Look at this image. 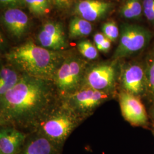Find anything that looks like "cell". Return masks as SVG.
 I'll use <instances>...</instances> for the list:
<instances>
[{
    "instance_id": "1",
    "label": "cell",
    "mask_w": 154,
    "mask_h": 154,
    "mask_svg": "<svg viewBox=\"0 0 154 154\" xmlns=\"http://www.w3.org/2000/svg\"><path fill=\"white\" fill-rule=\"evenodd\" d=\"M60 99L53 81L23 75L0 97L1 127H13L28 134L36 132Z\"/></svg>"
},
{
    "instance_id": "2",
    "label": "cell",
    "mask_w": 154,
    "mask_h": 154,
    "mask_svg": "<svg viewBox=\"0 0 154 154\" xmlns=\"http://www.w3.org/2000/svg\"><path fill=\"white\" fill-rule=\"evenodd\" d=\"M66 55L62 51L46 49L29 39L11 48L4 58L7 63L24 75L53 81Z\"/></svg>"
},
{
    "instance_id": "3",
    "label": "cell",
    "mask_w": 154,
    "mask_h": 154,
    "mask_svg": "<svg viewBox=\"0 0 154 154\" xmlns=\"http://www.w3.org/2000/svg\"><path fill=\"white\" fill-rule=\"evenodd\" d=\"M83 121L60 99L39 124L36 132L47 138L62 151L67 138Z\"/></svg>"
},
{
    "instance_id": "4",
    "label": "cell",
    "mask_w": 154,
    "mask_h": 154,
    "mask_svg": "<svg viewBox=\"0 0 154 154\" xmlns=\"http://www.w3.org/2000/svg\"><path fill=\"white\" fill-rule=\"evenodd\" d=\"M89 63L75 54L66 55L55 72L53 82L61 99L82 88L85 72Z\"/></svg>"
},
{
    "instance_id": "5",
    "label": "cell",
    "mask_w": 154,
    "mask_h": 154,
    "mask_svg": "<svg viewBox=\"0 0 154 154\" xmlns=\"http://www.w3.org/2000/svg\"><path fill=\"white\" fill-rule=\"evenodd\" d=\"M119 43L112 60L120 61L140 53L149 45L153 33L148 28L136 23H124L120 26Z\"/></svg>"
},
{
    "instance_id": "6",
    "label": "cell",
    "mask_w": 154,
    "mask_h": 154,
    "mask_svg": "<svg viewBox=\"0 0 154 154\" xmlns=\"http://www.w3.org/2000/svg\"><path fill=\"white\" fill-rule=\"evenodd\" d=\"M118 76L119 61L112 60L88 65L82 88H90L117 95Z\"/></svg>"
},
{
    "instance_id": "7",
    "label": "cell",
    "mask_w": 154,
    "mask_h": 154,
    "mask_svg": "<svg viewBox=\"0 0 154 154\" xmlns=\"http://www.w3.org/2000/svg\"><path fill=\"white\" fill-rule=\"evenodd\" d=\"M116 95L114 94L101 91L90 88H82L62 99L85 121L93 115L100 106Z\"/></svg>"
},
{
    "instance_id": "8",
    "label": "cell",
    "mask_w": 154,
    "mask_h": 154,
    "mask_svg": "<svg viewBox=\"0 0 154 154\" xmlns=\"http://www.w3.org/2000/svg\"><path fill=\"white\" fill-rule=\"evenodd\" d=\"M118 88L141 99L146 97L147 81L144 62L136 60L119 62Z\"/></svg>"
},
{
    "instance_id": "9",
    "label": "cell",
    "mask_w": 154,
    "mask_h": 154,
    "mask_svg": "<svg viewBox=\"0 0 154 154\" xmlns=\"http://www.w3.org/2000/svg\"><path fill=\"white\" fill-rule=\"evenodd\" d=\"M117 96L125 119L133 126L148 127L149 117L141 98L123 90Z\"/></svg>"
},
{
    "instance_id": "10",
    "label": "cell",
    "mask_w": 154,
    "mask_h": 154,
    "mask_svg": "<svg viewBox=\"0 0 154 154\" xmlns=\"http://www.w3.org/2000/svg\"><path fill=\"white\" fill-rule=\"evenodd\" d=\"M37 39L40 46L48 49L62 51L68 46L63 27L56 21L45 23L39 30Z\"/></svg>"
},
{
    "instance_id": "11",
    "label": "cell",
    "mask_w": 154,
    "mask_h": 154,
    "mask_svg": "<svg viewBox=\"0 0 154 154\" xmlns=\"http://www.w3.org/2000/svg\"><path fill=\"white\" fill-rule=\"evenodd\" d=\"M1 22L8 34L16 39L21 38L25 35L30 26L27 14L16 8L6 9L1 17Z\"/></svg>"
},
{
    "instance_id": "12",
    "label": "cell",
    "mask_w": 154,
    "mask_h": 154,
    "mask_svg": "<svg viewBox=\"0 0 154 154\" xmlns=\"http://www.w3.org/2000/svg\"><path fill=\"white\" fill-rule=\"evenodd\" d=\"M114 4L105 0H79L76 2L75 13L90 22L100 20L112 11Z\"/></svg>"
},
{
    "instance_id": "13",
    "label": "cell",
    "mask_w": 154,
    "mask_h": 154,
    "mask_svg": "<svg viewBox=\"0 0 154 154\" xmlns=\"http://www.w3.org/2000/svg\"><path fill=\"white\" fill-rule=\"evenodd\" d=\"M29 135L13 127H1L0 154H19Z\"/></svg>"
},
{
    "instance_id": "14",
    "label": "cell",
    "mask_w": 154,
    "mask_h": 154,
    "mask_svg": "<svg viewBox=\"0 0 154 154\" xmlns=\"http://www.w3.org/2000/svg\"><path fill=\"white\" fill-rule=\"evenodd\" d=\"M55 146L41 134L35 132L28 135L19 154H61Z\"/></svg>"
},
{
    "instance_id": "15",
    "label": "cell",
    "mask_w": 154,
    "mask_h": 154,
    "mask_svg": "<svg viewBox=\"0 0 154 154\" xmlns=\"http://www.w3.org/2000/svg\"><path fill=\"white\" fill-rule=\"evenodd\" d=\"M24 74L11 64L1 65L0 70V97L13 88Z\"/></svg>"
},
{
    "instance_id": "16",
    "label": "cell",
    "mask_w": 154,
    "mask_h": 154,
    "mask_svg": "<svg viewBox=\"0 0 154 154\" xmlns=\"http://www.w3.org/2000/svg\"><path fill=\"white\" fill-rule=\"evenodd\" d=\"M93 30L91 22L79 16L72 18L69 25V35L71 38H79L88 36Z\"/></svg>"
},
{
    "instance_id": "17",
    "label": "cell",
    "mask_w": 154,
    "mask_h": 154,
    "mask_svg": "<svg viewBox=\"0 0 154 154\" xmlns=\"http://www.w3.org/2000/svg\"><path fill=\"white\" fill-rule=\"evenodd\" d=\"M119 14L127 20H140L143 16L142 0H126L120 8Z\"/></svg>"
},
{
    "instance_id": "18",
    "label": "cell",
    "mask_w": 154,
    "mask_h": 154,
    "mask_svg": "<svg viewBox=\"0 0 154 154\" xmlns=\"http://www.w3.org/2000/svg\"><path fill=\"white\" fill-rule=\"evenodd\" d=\"M147 81L146 98L154 103V48L146 55L144 61Z\"/></svg>"
},
{
    "instance_id": "19",
    "label": "cell",
    "mask_w": 154,
    "mask_h": 154,
    "mask_svg": "<svg viewBox=\"0 0 154 154\" xmlns=\"http://www.w3.org/2000/svg\"><path fill=\"white\" fill-rule=\"evenodd\" d=\"M34 16L42 17L49 14L52 5L48 0H23Z\"/></svg>"
},
{
    "instance_id": "20",
    "label": "cell",
    "mask_w": 154,
    "mask_h": 154,
    "mask_svg": "<svg viewBox=\"0 0 154 154\" xmlns=\"http://www.w3.org/2000/svg\"><path fill=\"white\" fill-rule=\"evenodd\" d=\"M77 49L84 58L89 61L97 60L99 57L98 50L89 40H82L77 44Z\"/></svg>"
},
{
    "instance_id": "21",
    "label": "cell",
    "mask_w": 154,
    "mask_h": 154,
    "mask_svg": "<svg viewBox=\"0 0 154 154\" xmlns=\"http://www.w3.org/2000/svg\"><path fill=\"white\" fill-rule=\"evenodd\" d=\"M101 29L102 33L111 42H115L119 38L120 29L115 21L109 20L105 22L102 25Z\"/></svg>"
},
{
    "instance_id": "22",
    "label": "cell",
    "mask_w": 154,
    "mask_h": 154,
    "mask_svg": "<svg viewBox=\"0 0 154 154\" xmlns=\"http://www.w3.org/2000/svg\"><path fill=\"white\" fill-rule=\"evenodd\" d=\"M143 16L149 24L154 27V0H142Z\"/></svg>"
},
{
    "instance_id": "23",
    "label": "cell",
    "mask_w": 154,
    "mask_h": 154,
    "mask_svg": "<svg viewBox=\"0 0 154 154\" xmlns=\"http://www.w3.org/2000/svg\"><path fill=\"white\" fill-rule=\"evenodd\" d=\"M76 0H54V5L62 11H65L71 8Z\"/></svg>"
},
{
    "instance_id": "24",
    "label": "cell",
    "mask_w": 154,
    "mask_h": 154,
    "mask_svg": "<svg viewBox=\"0 0 154 154\" xmlns=\"http://www.w3.org/2000/svg\"><path fill=\"white\" fill-rule=\"evenodd\" d=\"M106 37L102 33H97L94 35V42L97 49L98 50L100 46L104 42Z\"/></svg>"
},
{
    "instance_id": "25",
    "label": "cell",
    "mask_w": 154,
    "mask_h": 154,
    "mask_svg": "<svg viewBox=\"0 0 154 154\" xmlns=\"http://www.w3.org/2000/svg\"><path fill=\"white\" fill-rule=\"evenodd\" d=\"M111 41L109 39L106 38L105 39L104 42L99 48L98 51L103 52V53H107L110 51L111 47Z\"/></svg>"
},
{
    "instance_id": "26",
    "label": "cell",
    "mask_w": 154,
    "mask_h": 154,
    "mask_svg": "<svg viewBox=\"0 0 154 154\" xmlns=\"http://www.w3.org/2000/svg\"><path fill=\"white\" fill-rule=\"evenodd\" d=\"M19 0H0L1 4L4 6H11L16 4Z\"/></svg>"
},
{
    "instance_id": "27",
    "label": "cell",
    "mask_w": 154,
    "mask_h": 154,
    "mask_svg": "<svg viewBox=\"0 0 154 154\" xmlns=\"http://www.w3.org/2000/svg\"><path fill=\"white\" fill-rule=\"evenodd\" d=\"M149 119L153 122V124H154V103L152 104L149 109Z\"/></svg>"
},
{
    "instance_id": "28",
    "label": "cell",
    "mask_w": 154,
    "mask_h": 154,
    "mask_svg": "<svg viewBox=\"0 0 154 154\" xmlns=\"http://www.w3.org/2000/svg\"><path fill=\"white\" fill-rule=\"evenodd\" d=\"M51 5H54V0H48Z\"/></svg>"
},
{
    "instance_id": "29",
    "label": "cell",
    "mask_w": 154,
    "mask_h": 154,
    "mask_svg": "<svg viewBox=\"0 0 154 154\" xmlns=\"http://www.w3.org/2000/svg\"><path fill=\"white\" fill-rule=\"evenodd\" d=\"M152 134L154 135V124H153V126H152Z\"/></svg>"
}]
</instances>
